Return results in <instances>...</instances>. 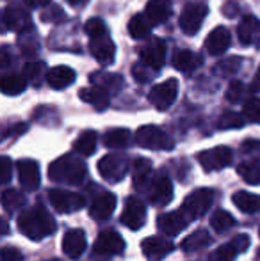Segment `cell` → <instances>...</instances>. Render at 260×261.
I'll return each instance as SVG.
<instances>
[{"label": "cell", "mask_w": 260, "mask_h": 261, "mask_svg": "<svg viewBox=\"0 0 260 261\" xmlns=\"http://www.w3.org/2000/svg\"><path fill=\"white\" fill-rule=\"evenodd\" d=\"M18 229L29 240L39 242L43 238L54 234V231L57 229V224L54 220V217L50 215L49 210L43 208L41 204H36V206L25 210L18 217Z\"/></svg>", "instance_id": "1"}, {"label": "cell", "mask_w": 260, "mask_h": 261, "mask_svg": "<svg viewBox=\"0 0 260 261\" xmlns=\"http://www.w3.org/2000/svg\"><path fill=\"white\" fill-rule=\"evenodd\" d=\"M87 165L75 155H63L49 167V178L61 185H80L86 179Z\"/></svg>", "instance_id": "2"}, {"label": "cell", "mask_w": 260, "mask_h": 261, "mask_svg": "<svg viewBox=\"0 0 260 261\" xmlns=\"http://www.w3.org/2000/svg\"><path fill=\"white\" fill-rule=\"evenodd\" d=\"M139 192L145 194L146 201L153 206H166L173 199V183L164 172H153Z\"/></svg>", "instance_id": "3"}, {"label": "cell", "mask_w": 260, "mask_h": 261, "mask_svg": "<svg viewBox=\"0 0 260 261\" xmlns=\"http://www.w3.org/2000/svg\"><path fill=\"white\" fill-rule=\"evenodd\" d=\"M135 142L137 146L146 149H159V151H170L175 148V142L162 128L153 126V124H146L141 126L135 132Z\"/></svg>", "instance_id": "4"}, {"label": "cell", "mask_w": 260, "mask_h": 261, "mask_svg": "<svg viewBox=\"0 0 260 261\" xmlns=\"http://www.w3.org/2000/svg\"><path fill=\"white\" fill-rule=\"evenodd\" d=\"M98 172L100 176L105 179L107 183H118L129 174V169H130V164H129V158L125 155H105L102 156V160L98 162Z\"/></svg>", "instance_id": "5"}, {"label": "cell", "mask_w": 260, "mask_h": 261, "mask_svg": "<svg viewBox=\"0 0 260 261\" xmlns=\"http://www.w3.org/2000/svg\"><path fill=\"white\" fill-rule=\"evenodd\" d=\"M49 201L57 213H73L86 206V197L79 192H69L64 189H52L49 192Z\"/></svg>", "instance_id": "6"}, {"label": "cell", "mask_w": 260, "mask_h": 261, "mask_svg": "<svg viewBox=\"0 0 260 261\" xmlns=\"http://www.w3.org/2000/svg\"><path fill=\"white\" fill-rule=\"evenodd\" d=\"M212 203H214V192L210 189H196L185 197L180 208L195 220L198 217H203L210 210Z\"/></svg>", "instance_id": "7"}, {"label": "cell", "mask_w": 260, "mask_h": 261, "mask_svg": "<svg viewBox=\"0 0 260 261\" xmlns=\"http://www.w3.org/2000/svg\"><path fill=\"white\" fill-rule=\"evenodd\" d=\"M177 96H178V80L168 79L152 87V91L148 94V100L157 110H168L175 103Z\"/></svg>", "instance_id": "8"}, {"label": "cell", "mask_w": 260, "mask_h": 261, "mask_svg": "<svg viewBox=\"0 0 260 261\" xmlns=\"http://www.w3.org/2000/svg\"><path fill=\"white\" fill-rule=\"evenodd\" d=\"M233 153L228 146H218V148L205 149V151L198 153V162L205 171H221V169L228 167L232 164Z\"/></svg>", "instance_id": "9"}, {"label": "cell", "mask_w": 260, "mask_h": 261, "mask_svg": "<svg viewBox=\"0 0 260 261\" xmlns=\"http://www.w3.org/2000/svg\"><path fill=\"white\" fill-rule=\"evenodd\" d=\"M94 254L100 256H118L125 251V240L114 229H104L97 237L93 245Z\"/></svg>", "instance_id": "10"}, {"label": "cell", "mask_w": 260, "mask_h": 261, "mask_svg": "<svg viewBox=\"0 0 260 261\" xmlns=\"http://www.w3.org/2000/svg\"><path fill=\"white\" fill-rule=\"evenodd\" d=\"M191 217L184 212L182 208L175 210V212H168L159 215L157 219V227L162 231L166 237H177L178 233L185 229L191 224Z\"/></svg>", "instance_id": "11"}, {"label": "cell", "mask_w": 260, "mask_h": 261, "mask_svg": "<svg viewBox=\"0 0 260 261\" xmlns=\"http://www.w3.org/2000/svg\"><path fill=\"white\" fill-rule=\"evenodd\" d=\"M207 13H208V7L205 4H187L180 14V29L184 31V34L187 36L198 34Z\"/></svg>", "instance_id": "12"}, {"label": "cell", "mask_w": 260, "mask_h": 261, "mask_svg": "<svg viewBox=\"0 0 260 261\" xmlns=\"http://www.w3.org/2000/svg\"><path fill=\"white\" fill-rule=\"evenodd\" d=\"M146 222V204L143 199L132 196L127 199L125 208L122 213V224L127 226L132 231H137L143 227V224Z\"/></svg>", "instance_id": "13"}, {"label": "cell", "mask_w": 260, "mask_h": 261, "mask_svg": "<svg viewBox=\"0 0 260 261\" xmlns=\"http://www.w3.org/2000/svg\"><path fill=\"white\" fill-rule=\"evenodd\" d=\"M141 61L152 69H159L166 62V43L160 38H152L145 46L141 48Z\"/></svg>", "instance_id": "14"}, {"label": "cell", "mask_w": 260, "mask_h": 261, "mask_svg": "<svg viewBox=\"0 0 260 261\" xmlns=\"http://www.w3.org/2000/svg\"><path fill=\"white\" fill-rule=\"evenodd\" d=\"M175 249L173 242L162 237H148L141 242V251L148 261H162Z\"/></svg>", "instance_id": "15"}, {"label": "cell", "mask_w": 260, "mask_h": 261, "mask_svg": "<svg viewBox=\"0 0 260 261\" xmlns=\"http://www.w3.org/2000/svg\"><path fill=\"white\" fill-rule=\"evenodd\" d=\"M4 25L13 32H25L31 29V13L23 6H7L4 11Z\"/></svg>", "instance_id": "16"}, {"label": "cell", "mask_w": 260, "mask_h": 261, "mask_svg": "<svg viewBox=\"0 0 260 261\" xmlns=\"http://www.w3.org/2000/svg\"><path fill=\"white\" fill-rule=\"evenodd\" d=\"M18 169V179H20V185L25 190L32 192L39 187L41 183V171H39V165L36 160H20L16 164Z\"/></svg>", "instance_id": "17"}, {"label": "cell", "mask_w": 260, "mask_h": 261, "mask_svg": "<svg viewBox=\"0 0 260 261\" xmlns=\"http://www.w3.org/2000/svg\"><path fill=\"white\" fill-rule=\"evenodd\" d=\"M89 50H91V54H93V57L97 59L100 64L109 66L112 61H114L116 46H114V43H112V39L109 38V34L98 36V38L91 39Z\"/></svg>", "instance_id": "18"}, {"label": "cell", "mask_w": 260, "mask_h": 261, "mask_svg": "<svg viewBox=\"0 0 260 261\" xmlns=\"http://www.w3.org/2000/svg\"><path fill=\"white\" fill-rule=\"evenodd\" d=\"M86 245L87 238L82 229H69L63 237V252L72 259H79L86 251Z\"/></svg>", "instance_id": "19"}, {"label": "cell", "mask_w": 260, "mask_h": 261, "mask_svg": "<svg viewBox=\"0 0 260 261\" xmlns=\"http://www.w3.org/2000/svg\"><path fill=\"white\" fill-rule=\"evenodd\" d=\"M116 210V196L112 192H104L93 199L89 206V215L94 220H107Z\"/></svg>", "instance_id": "20"}, {"label": "cell", "mask_w": 260, "mask_h": 261, "mask_svg": "<svg viewBox=\"0 0 260 261\" xmlns=\"http://www.w3.org/2000/svg\"><path fill=\"white\" fill-rule=\"evenodd\" d=\"M237 34L243 46L260 45V20L255 16H244L237 27Z\"/></svg>", "instance_id": "21"}, {"label": "cell", "mask_w": 260, "mask_h": 261, "mask_svg": "<svg viewBox=\"0 0 260 261\" xmlns=\"http://www.w3.org/2000/svg\"><path fill=\"white\" fill-rule=\"evenodd\" d=\"M230 43H232V38H230L228 29L216 27L205 39V48L210 55H221L230 48Z\"/></svg>", "instance_id": "22"}, {"label": "cell", "mask_w": 260, "mask_h": 261, "mask_svg": "<svg viewBox=\"0 0 260 261\" xmlns=\"http://www.w3.org/2000/svg\"><path fill=\"white\" fill-rule=\"evenodd\" d=\"M75 71L68 66H56L46 71V84L52 89H66L75 82Z\"/></svg>", "instance_id": "23"}, {"label": "cell", "mask_w": 260, "mask_h": 261, "mask_svg": "<svg viewBox=\"0 0 260 261\" xmlns=\"http://www.w3.org/2000/svg\"><path fill=\"white\" fill-rule=\"evenodd\" d=\"M79 96L80 100L94 107L97 110H105L109 107V91L100 86L84 87V89L79 91Z\"/></svg>", "instance_id": "24"}, {"label": "cell", "mask_w": 260, "mask_h": 261, "mask_svg": "<svg viewBox=\"0 0 260 261\" xmlns=\"http://www.w3.org/2000/svg\"><path fill=\"white\" fill-rule=\"evenodd\" d=\"M171 7V0H150L146 4V18L152 25L164 23L170 18Z\"/></svg>", "instance_id": "25"}, {"label": "cell", "mask_w": 260, "mask_h": 261, "mask_svg": "<svg viewBox=\"0 0 260 261\" xmlns=\"http://www.w3.org/2000/svg\"><path fill=\"white\" fill-rule=\"evenodd\" d=\"M203 59L193 50H177L173 55V66L182 73H193L196 68H200Z\"/></svg>", "instance_id": "26"}, {"label": "cell", "mask_w": 260, "mask_h": 261, "mask_svg": "<svg viewBox=\"0 0 260 261\" xmlns=\"http://www.w3.org/2000/svg\"><path fill=\"white\" fill-rule=\"evenodd\" d=\"M152 162L148 158H135L134 164H132V183H134V189L141 190L145 187V183L152 178Z\"/></svg>", "instance_id": "27"}, {"label": "cell", "mask_w": 260, "mask_h": 261, "mask_svg": "<svg viewBox=\"0 0 260 261\" xmlns=\"http://www.w3.org/2000/svg\"><path fill=\"white\" fill-rule=\"evenodd\" d=\"M25 87H27V79L18 73H9L0 79V89L7 96H16V94L23 93Z\"/></svg>", "instance_id": "28"}, {"label": "cell", "mask_w": 260, "mask_h": 261, "mask_svg": "<svg viewBox=\"0 0 260 261\" xmlns=\"http://www.w3.org/2000/svg\"><path fill=\"white\" fill-rule=\"evenodd\" d=\"M210 242H212V238L207 231L198 229L195 233L189 234V237H185L180 245H182V251L191 254V252H198V251H201V249L207 247V245H210Z\"/></svg>", "instance_id": "29"}, {"label": "cell", "mask_w": 260, "mask_h": 261, "mask_svg": "<svg viewBox=\"0 0 260 261\" xmlns=\"http://www.w3.org/2000/svg\"><path fill=\"white\" fill-rule=\"evenodd\" d=\"M130 132L127 128H112V130L105 132L104 137H102V142H104L105 148L122 149L130 144Z\"/></svg>", "instance_id": "30"}, {"label": "cell", "mask_w": 260, "mask_h": 261, "mask_svg": "<svg viewBox=\"0 0 260 261\" xmlns=\"http://www.w3.org/2000/svg\"><path fill=\"white\" fill-rule=\"evenodd\" d=\"M97 142H98V137L93 130L82 132V134L77 137V141L73 142V151L79 153L80 156H91L97 151Z\"/></svg>", "instance_id": "31"}, {"label": "cell", "mask_w": 260, "mask_h": 261, "mask_svg": "<svg viewBox=\"0 0 260 261\" xmlns=\"http://www.w3.org/2000/svg\"><path fill=\"white\" fill-rule=\"evenodd\" d=\"M232 201H233V204L244 213H257L260 210V196L246 192V190L235 192L232 196Z\"/></svg>", "instance_id": "32"}, {"label": "cell", "mask_w": 260, "mask_h": 261, "mask_svg": "<svg viewBox=\"0 0 260 261\" xmlns=\"http://www.w3.org/2000/svg\"><path fill=\"white\" fill-rule=\"evenodd\" d=\"M237 172L250 185H260V158H251V160L243 162L237 167Z\"/></svg>", "instance_id": "33"}, {"label": "cell", "mask_w": 260, "mask_h": 261, "mask_svg": "<svg viewBox=\"0 0 260 261\" xmlns=\"http://www.w3.org/2000/svg\"><path fill=\"white\" fill-rule=\"evenodd\" d=\"M235 226V219L232 213H228L226 210H216L214 215L210 217V227L218 234H225L228 229Z\"/></svg>", "instance_id": "34"}, {"label": "cell", "mask_w": 260, "mask_h": 261, "mask_svg": "<svg viewBox=\"0 0 260 261\" xmlns=\"http://www.w3.org/2000/svg\"><path fill=\"white\" fill-rule=\"evenodd\" d=\"M23 204H25V197H23V194L18 192V190L6 189L2 192V206L7 213L18 212Z\"/></svg>", "instance_id": "35"}, {"label": "cell", "mask_w": 260, "mask_h": 261, "mask_svg": "<svg viewBox=\"0 0 260 261\" xmlns=\"http://www.w3.org/2000/svg\"><path fill=\"white\" fill-rule=\"evenodd\" d=\"M150 29H152V25H150V21L143 14H135V16L130 18L129 32L134 39H145L150 34Z\"/></svg>", "instance_id": "36"}, {"label": "cell", "mask_w": 260, "mask_h": 261, "mask_svg": "<svg viewBox=\"0 0 260 261\" xmlns=\"http://www.w3.org/2000/svg\"><path fill=\"white\" fill-rule=\"evenodd\" d=\"M244 126V117L235 112H223L221 117L218 119L219 130H232V128H243Z\"/></svg>", "instance_id": "37"}, {"label": "cell", "mask_w": 260, "mask_h": 261, "mask_svg": "<svg viewBox=\"0 0 260 261\" xmlns=\"http://www.w3.org/2000/svg\"><path fill=\"white\" fill-rule=\"evenodd\" d=\"M237 256V251L233 249V245L230 242L221 244L218 249H214V252H210L208 261H233Z\"/></svg>", "instance_id": "38"}, {"label": "cell", "mask_w": 260, "mask_h": 261, "mask_svg": "<svg viewBox=\"0 0 260 261\" xmlns=\"http://www.w3.org/2000/svg\"><path fill=\"white\" fill-rule=\"evenodd\" d=\"M94 82V86H100L104 89H114L118 91L123 86V79L120 75H93L91 76Z\"/></svg>", "instance_id": "39"}, {"label": "cell", "mask_w": 260, "mask_h": 261, "mask_svg": "<svg viewBox=\"0 0 260 261\" xmlns=\"http://www.w3.org/2000/svg\"><path fill=\"white\" fill-rule=\"evenodd\" d=\"M84 31H86V34L89 36L91 39L98 38V36L109 34L104 20H100V18H91V20H87L86 25H84Z\"/></svg>", "instance_id": "40"}, {"label": "cell", "mask_w": 260, "mask_h": 261, "mask_svg": "<svg viewBox=\"0 0 260 261\" xmlns=\"http://www.w3.org/2000/svg\"><path fill=\"white\" fill-rule=\"evenodd\" d=\"M244 117L251 123L260 124V98H250L243 107Z\"/></svg>", "instance_id": "41"}, {"label": "cell", "mask_w": 260, "mask_h": 261, "mask_svg": "<svg viewBox=\"0 0 260 261\" xmlns=\"http://www.w3.org/2000/svg\"><path fill=\"white\" fill-rule=\"evenodd\" d=\"M43 62H29V64H25L23 71H25V79L29 80V82H32L34 86H38L39 80H41L43 76Z\"/></svg>", "instance_id": "42"}, {"label": "cell", "mask_w": 260, "mask_h": 261, "mask_svg": "<svg viewBox=\"0 0 260 261\" xmlns=\"http://www.w3.org/2000/svg\"><path fill=\"white\" fill-rule=\"evenodd\" d=\"M243 94H244L243 82H241V80H232L228 89H226V100H228L230 103H239Z\"/></svg>", "instance_id": "43"}, {"label": "cell", "mask_w": 260, "mask_h": 261, "mask_svg": "<svg viewBox=\"0 0 260 261\" xmlns=\"http://www.w3.org/2000/svg\"><path fill=\"white\" fill-rule=\"evenodd\" d=\"M13 178V162L9 156H2L0 158V183L7 185Z\"/></svg>", "instance_id": "44"}, {"label": "cell", "mask_w": 260, "mask_h": 261, "mask_svg": "<svg viewBox=\"0 0 260 261\" xmlns=\"http://www.w3.org/2000/svg\"><path fill=\"white\" fill-rule=\"evenodd\" d=\"M239 64H241L239 59H228V61L219 62L216 66V69H218L219 75H232V73H235L239 69Z\"/></svg>", "instance_id": "45"}, {"label": "cell", "mask_w": 260, "mask_h": 261, "mask_svg": "<svg viewBox=\"0 0 260 261\" xmlns=\"http://www.w3.org/2000/svg\"><path fill=\"white\" fill-rule=\"evenodd\" d=\"M230 244L233 245V249L237 251V254H241V252H246L248 249H250V237L248 234H235V237L230 240Z\"/></svg>", "instance_id": "46"}, {"label": "cell", "mask_w": 260, "mask_h": 261, "mask_svg": "<svg viewBox=\"0 0 260 261\" xmlns=\"http://www.w3.org/2000/svg\"><path fill=\"white\" fill-rule=\"evenodd\" d=\"M41 20H45V21H63V20H66V14H64V11L61 9L59 6H52L49 11L41 13Z\"/></svg>", "instance_id": "47"}, {"label": "cell", "mask_w": 260, "mask_h": 261, "mask_svg": "<svg viewBox=\"0 0 260 261\" xmlns=\"http://www.w3.org/2000/svg\"><path fill=\"white\" fill-rule=\"evenodd\" d=\"M0 256H2V261H23V254L14 247H4Z\"/></svg>", "instance_id": "48"}, {"label": "cell", "mask_w": 260, "mask_h": 261, "mask_svg": "<svg viewBox=\"0 0 260 261\" xmlns=\"http://www.w3.org/2000/svg\"><path fill=\"white\" fill-rule=\"evenodd\" d=\"M241 151L246 155H253V153H260V141H244L241 146Z\"/></svg>", "instance_id": "49"}, {"label": "cell", "mask_w": 260, "mask_h": 261, "mask_svg": "<svg viewBox=\"0 0 260 261\" xmlns=\"http://www.w3.org/2000/svg\"><path fill=\"white\" fill-rule=\"evenodd\" d=\"M132 73H134L135 80H137V82H141V84L148 82L150 76H152V75H148V73L145 71V68H141V64H134V69H132Z\"/></svg>", "instance_id": "50"}, {"label": "cell", "mask_w": 260, "mask_h": 261, "mask_svg": "<svg viewBox=\"0 0 260 261\" xmlns=\"http://www.w3.org/2000/svg\"><path fill=\"white\" fill-rule=\"evenodd\" d=\"M237 11H239V7L235 6V2H226L225 6H223V14L228 18H233L237 14Z\"/></svg>", "instance_id": "51"}, {"label": "cell", "mask_w": 260, "mask_h": 261, "mask_svg": "<svg viewBox=\"0 0 260 261\" xmlns=\"http://www.w3.org/2000/svg\"><path fill=\"white\" fill-rule=\"evenodd\" d=\"M25 2H27L31 7H43V6H46L50 0H25Z\"/></svg>", "instance_id": "52"}, {"label": "cell", "mask_w": 260, "mask_h": 261, "mask_svg": "<svg viewBox=\"0 0 260 261\" xmlns=\"http://www.w3.org/2000/svg\"><path fill=\"white\" fill-rule=\"evenodd\" d=\"M251 89L257 91V93H260V66H258V69H257V75H255V79H253V86H251Z\"/></svg>", "instance_id": "53"}, {"label": "cell", "mask_w": 260, "mask_h": 261, "mask_svg": "<svg viewBox=\"0 0 260 261\" xmlns=\"http://www.w3.org/2000/svg\"><path fill=\"white\" fill-rule=\"evenodd\" d=\"M7 62H9V55H7V48L4 46L2 48V68H6Z\"/></svg>", "instance_id": "54"}, {"label": "cell", "mask_w": 260, "mask_h": 261, "mask_svg": "<svg viewBox=\"0 0 260 261\" xmlns=\"http://www.w3.org/2000/svg\"><path fill=\"white\" fill-rule=\"evenodd\" d=\"M66 2H68L69 4V6H82V4H86L87 2V0H66Z\"/></svg>", "instance_id": "55"}, {"label": "cell", "mask_w": 260, "mask_h": 261, "mask_svg": "<svg viewBox=\"0 0 260 261\" xmlns=\"http://www.w3.org/2000/svg\"><path fill=\"white\" fill-rule=\"evenodd\" d=\"M2 233H4V234L9 233V226H7V220H6V219H4V224H2Z\"/></svg>", "instance_id": "56"}, {"label": "cell", "mask_w": 260, "mask_h": 261, "mask_svg": "<svg viewBox=\"0 0 260 261\" xmlns=\"http://www.w3.org/2000/svg\"><path fill=\"white\" fill-rule=\"evenodd\" d=\"M46 261H61V259H46Z\"/></svg>", "instance_id": "57"}]
</instances>
